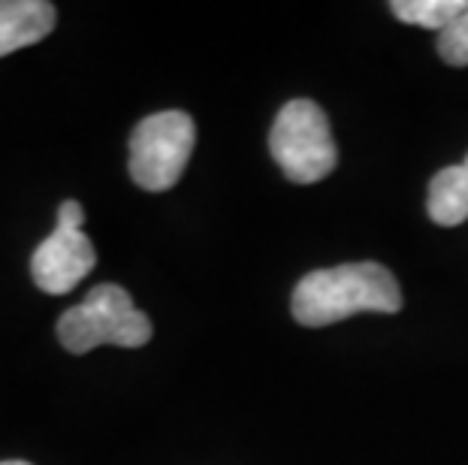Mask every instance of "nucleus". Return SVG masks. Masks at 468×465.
I'll return each instance as SVG.
<instances>
[{
    "label": "nucleus",
    "instance_id": "6",
    "mask_svg": "<svg viewBox=\"0 0 468 465\" xmlns=\"http://www.w3.org/2000/svg\"><path fill=\"white\" fill-rule=\"evenodd\" d=\"M58 25V9L46 0H0V58L46 39Z\"/></svg>",
    "mask_w": 468,
    "mask_h": 465
},
{
    "label": "nucleus",
    "instance_id": "11",
    "mask_svg": "<svg viewBox=\"0 0 468 465\" xmlns=\"http://www.w3.org/2000/svg\"><path fill=\"white\" fill-rule=\"evenodd\" d=\"M0 465H31V462H22V460H6V462H0Z\"/></svg>",
    "mask_w": 468,
    "mask_h": 465
},
{
    "label": "nucleus",
    "instance_id": "8",
    "mask_svg": "<svg viewBox=\"0 0 468 465\" xmlns=\"http://www.w3.org/2000/svg\"><path fill=\"white\" fill-rule=\"evenodd\" d=\"M390 9L405 25H420L441 34L465 13L468 0H396Z\"/></svg>",
    "mask_w": 468,
    "mask_h": 465
},
{
    "label": "nucleus",
    "instance_id": "5",
    "mask_svg": "<svg viewBox=\"0 0 468 465\" xmlns=\"http://www.w3.org/2000/svg\"><path fill=\"white\" fill-rule=\"evenodd\" d=\"M94 263L97 251L91 239L79 227L58 224L55 233L37 245L31 257V275L43 293L64 296L79 287V281L94 269Z\"/></svg>",
    "mask_w": 468,
    "mask_h": 465
},
{
    "label": "nucleus",
    "instance_id": "1",
    "mask_svg": "<svg viewBox=\"0 0 468 465\" xmlns=\"http://www.w3.org/2000/svg\"><path fill=\"white\" fill-rule=\"evenodd\" d=\"M402 291L396 275L381 263H345L333 269L308 272L293 287L291 312L303 326H330L351 314H396Z\"/></svg>",
    "mask_w": 468,
    "mask_h": 465
},
{
    "label": "nucleus",
    "instance_id": "7",
    "mask_svg": "<svg viewBox=\"0 0 468 465\" xmlns=\"http://www.w3.org/2000/svg\"><path fill=\"white\" fill-rule=\"evenodd\" d=\"M426 212L438 227H460L468 221V170L463 164L444 166L432 175Z\"/></svg>",
    "mask_w": 468,
    "mask_h": 465
},
{
    "label": "nucleus",
    "instance_id": "9",
    "mask_svg": "<svg viewBox=\"0 0 468 465\" xmlns=\"http://www.w3.org/2000/svg\"><path fill=\"white\" fill-rule=\"evenodd\" d=\"M438 55L451 67H468V9L447 31L438 34Z\"/></svg>",
    "mask_w": 468,
    "mask_h": 465
},
{
    "label": "nucleus",
    "instance_id": "4",
    "mask_svg": "<svg viewBox=\"0 0 468 465\" xmlns=\"http://www.w3.org/2000/svg\"><path fill=\"white\" fill-rule=\"evenodd\" d=\"M197 124L182 109L143 118L131 133V179L143 191H169L194 154Z\"/></svg>",
    "mask_w": 468,
    "mask_h": 465
},
{
    "label": "nucleus",
    "instance_id": "12",
    "mask_svg": "<svg viewBox=\"0 0 468 465\" xmlns=\"http://www.w3.org/2000/svg\"><path fill=\"white\" fill-rule=\"evenodd\" d=\"M463 166H465V170H468V154H465V161H463Z\"/></svg>",
    "mask_w": 468,
    "mask_h": 465
},
{
    "label": "nucleus",
    "instance_id": "3",
    "mask_svg": "<svg viewBox=\"0 0 468 465\" xmlns=\"http://www.w3.org/2000/svg\"><path fill=\"white\" fill-rule=\"evenodd\" d=\"M269 152L287 182L293 185H314L326 179L338 161L330 118L312 100L284 103L269 133Z\"/></svg>",
    "mask_w": 468,
    "mask_h": 465
},
{
    "label": "nucleus",
    "instance_id": "10",
    "mask_svg": "<svg viewBox=\"0 0 468 465\" xmlns=\"http://www.w3.org/2000/svg\"><path fill=\"white\" fill-rule=\"evenodd\" d=\"M58 224H64V227H79L82 230V224H85V209L79 206L76 200H64L61 203V209H58Z\"/></svg>",
    "mask_w": 468,
    "mask_h": 465
},
{
    "label": "nucleus",
    "instance_id": "2",
    "mask_svg": "<svg viewBox=\"0 0 468 465\" xmlns=\"http://www.w3.org/2000/svg\"><path fill=\"white\" fill-rule=\"evenodd\" d=\"M154 326L133 305L131 293L118 284H97L85 302L58 318V339L69 354H88L101 344L143 348L152 342Z\"/></svg>",
    "mask_w": 468,
    "mask_h": 465
}]
</instances>
